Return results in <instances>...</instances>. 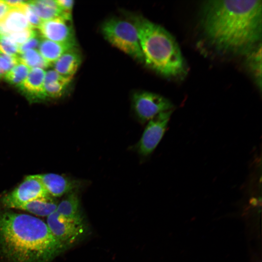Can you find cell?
<instances>
[{
    "instance_id": "1",
    "label": "cell",
    "mask_w": 262,
    "mask_h": 262,
    "mask_svg": "<svg viewBox=\"0 0 262 262\" xmlns=\"http://www.w3.org/2000/svg\"><path fill=\"white\" fill-rule=\"evenodd\" d=\"M262 9L260 0L207 1L202 15L204 33L220 50L247 53L261 38Z\"/></svg>"
},
{
    "instance_id": "2",
    "label": "cell",
    "mask_w": 262,
    "mask_h": 262,
    "mask_svg": "<svg viewBox=\"0 0 262 262\" xmlns=\"http://www.w3.org/2000/svg\"><path fill=\"white\" fill-rule=\"evenodd\" d=\"M66 249L40 218L0 212V254L6 262H50Z\"/></svg>"
},
{
    "instance_id": "3",
    "label": "cell",
    "mask_w": 262,
    "mask_h": 262,
    "mask_svg": "<svg viewBox=\"0 0 262 262\" xmlns=\"http://www.w3.org/2000/svg\"><path fill=\"white\" fill-rule=\"evenodd\" d=\"M129 17L136 29L144 63L165 77L178 78L184 75L185 63L171 34L142 16L131 14Z\"/></svg>"
},
{
    "instance_id": "4",
    "label": "cell",
    "mask_w": 262,
    "mask_h": 262,
    "mask_svg": "<svg viewBox=\"0 0 262 262\" xmlns=\"http://www.w3.org/2000/svg\"><path fill=\"white\" fill-rule=\"evenodd\" d=\"M100 31L111 45L137 62L144 63L136 29L129 19L108 18L102 24Z\"/></svg>"
},
{
    "instance_id": "5",
    "label": "cell",
    "mask_w": 262,
    "mask_h": 262,
    "mask_svg": "<svg viewBox=\"0 0 262 262\" xmlns=\"http://www.w3.org/2000/svg\"><path fill=\"white\" fill-rule=\"evenodd\" d=\"M46 223L54 237L66 249L83 240L89 232L84 218H66L56 211L47 217Z\"/></svg>"
},
{
    "instance_id": "6",
    "label": "cell",
    "mask_w": 262,
    "mask_h": 262,
    "mask_svg": "<svg viewBox=\"0 0 262 262\" xmlns=\"http://www.w3.org/2000/svg\"><path fill=\"white\" fill-rule=\"evenodd\" d=\"M131 107L134 116L142 124L147 122L161 113L173 110V104L162 96L146 91L133 93Z\"/></svg>"
},
{
    "instance_id": "7",
    "label": "cell",
    "mask_w": 262,
    "mask_h": 262,
    "mask_svg": "<svg viewBox=\"0 0 262 262\" xmlns=\"http://www.w3.org/2000/svg\"><path fill=\"white\" fill-rule=\"evenodd\" d=\"M50 196L35 175H33L26 176L17 187L4 195L0 202L6 208L17 209L32 200Z\"/></svg>"
},
{
    "instance_id": "8",
    "label": "cell",
    "mask_w": 262,
    "mask_h": 262,
    "mask_svg": "<svg viewBox=\"0 0 262 262\" xmlns=\"http://www.w3.org/2000/svg\"><path fill=\"white\" fill-rule=\"evenodd\" d=\"M173 110L160 114L147 122L135 148L142 157L150 155L156 148L167 129Z\"/></svg>"
},
{
    "instance_id": "9",
    "label": "cell",
    "mask_w": 262,
    "mask_h": 262,
    "mask_svg": "<svg viewBox=\"0 0 262 262\" xmlns=\"http://www.w3.org/2000/svg\"><path fill=\"white\" fill-rule=\"evenodd\" d=\"M38 29L43 38L60 43L77 45L72 19L60 16L43 21Z\"/></svg>"
},
{
    "instance_id": "10",
    "label": "cell",
    "mask_w": 262,
    "mask_h": 262,
    "mask_svg": "<svg viewBox=\"0 0 262 262\" xmlns=\"http://www.w3.org/2000/svg\"><path fill=\"white\" fill-rule=\"evenodd\" d=\"M50 196L61 197L71 192L78 191L85 182L55 173L35 175Z\"/></svg>"
},
{
    "instance_id": "11",
    "label": "cell",
    "mask_w": 262,
    "mask_h": 262,
    "mask_svg": "<svg viewBox=\"0 0 262 262\" xmlns=\"http://www.w3.org/2000/svg\"><path fill=\"white\" fill-rule=\"evenodd\" d=\"M46 72L40 68H33L25 80L17 87L30 101L44 100L46 95L44 89Z\"/></svg>"
},
{
    "instance_id": "12",
    "label": "cell",
    "mask_w": 262,
    "mask_h": 262,
    "mask_svg": "<svg viewBox=\"0 0 262 262\" xmlns=\"http://www.w3.org/2000/svg\"><path fill=\"white\" fill-rule=\"evenodd\" d=\"M82 55L77 46L64 53L53 64L54 70L61 75L73 78L82 62Z\"/></svg>"
},
{
    "instance_id": "13",
    "label": "cell",
    "mask_w": 262,
    "mask_h": 262,
    "mask_svg": "<svg viewBox=\"0 0 262 262\" xmlns=\"http://www.w3.org/2000/svg\"><path fill=\"white\" fill-rule=\"evenodd\" d=\"M73 78L64 77L55 70L46 72L44 89L47 97L59 98L66 93Z\"/></svg>"
},
{
    "instance_id": "14",
    "label": "cell",
    "mask_w": 262,
    "mask_h": 262,
    "mask_svg": "<svg viewBox=\"0 0 262 262\" xmlns=\"http://www.w3.org/2000/svg\"><path fill=\"white\" fill-rule=\"evenodd\" d=\"M27 2L42 21L60 16L72 19V15L64 13L55 0H36L27 1Z\"/></svg>"
},
{
    "instance_id": "15",
    "label": "cell",
    "mask_w": 262,
    "mask_h": 262,
    "mask_svg": "<svg viewBox=\"0 0 262 262\" xmlns=\"http://www.w3.org/2000/svg\"><path fill=\"white\" fill-rule=\"evenodd\" d=\"M61 216L68 219H83L81 202L77 191L71 192L58 203L55 211Z\"/></svg>"
},
{
    "instance_id": "16",
    "label": "cell",
    "mask_w": 262,
    "mask_h": 262,
    "mask_svg": "<svg viewBox=\"0 0 262 262\" xmlns=\"http://www.w3.org/2000/svg\"><path fill=\"white\" fill-rule=\"evenodd\" d=\"M77 46V45L60 43L42 38L38 50L43 58L52 65L64 53Z\"/></svg>"
},
{
    "instance_id": "17",
    "label": "cell",
    "mask_w": 262,
    "mask_h": 262,
    "mask_svg": "<svg viewBox=\"0 0 262 262\" xmlns=\"http://www.w3.org/2000/svg\"><path fill=\"white\" fill-rule=\"evenodd\" d=\"M58 203L52 197H42L27 202L17 209L25 211L38 216L48 217L56 211Z\"/></svg>"
},
{
    "instance_id": "18",
    "label": "cell",
    "mask_w": 262,
    "mask_h": 262,
    "mask_svg": "<svg viewBox=\"0 0 262 262\" xmlns=\"http://www.w3.org/2000/svg\"><path fill=\"white\" fill-rule=\"evenodd\" d=\"M21 7H11L1 21L7 34L32 28L30 25Z\"/></svg>"
},
{
    "instance_id": "19",
    "label": "cell",
    "mask_w": 262,
    "mask_h": 262,
    "mask_svg": "<svg viewBox=\"0 0 262 262\" xmlns=\"http://www.w3.org/2000/svg\"><path fill=\"white\" fill-rule=\"evenodd\" d=\"M247 59L248 66L257 84L261 89L262 86V47L257 45L248 53Z\"/></svg>"
},
{
    "instance_id": "20",
    "label": "cell",
    "mask_w": 262,
    "mask_h": 262,
    "mask_svg": "<svg viewBox=\"0 0 262 262\" xmlns=\"http://www.w3.org/2000/svg\"><path fill=\"white\" fill-rule=\"evenodd\" d=\"M18 59L20 63L31 69L40 68L44 69L51 66L37 49H30L19 54Z\"/></svg>"
},
{
    "instance_id": "21",
    "label": "cell",
    "mask_w": 262,
    "mask_h": 262,
    "mask_svg": "<svg viewBox=\"0 0 262 262\" xmlns=\"http://www.w3.org/2000/svg\"><path fill=\"white\" fill-rule=\"evenodd\" d=\"M30 70V68L19 62L5 75L4 79L9 84L17 87L25 80Z\"/></svg>"
},
{
    "instance_id": "22",
    "label": "cell",
    "mask_w": 262,
    "mask_h": 262,
    "mask_svg": "<svg viewBox=\"0 0 262 262\" xmlns=\"http://www.w3.org/2000/svg\"><path fill=\"white\" fill-rule=\"evenodd\" d=\"M0 53L18 56L19 46L13 42L7 36L0 35Z\"/></svg>"
},
{
    "instance_id": "23",
    "label": "cell",
    "mask_w": 262,
    "mask_h": 262,
    "mask_svg": "<svg viewBox=\"0 0 262 262\" xmlns=\"http://www.w3.org/2000/svg\"><path fill=\"white\" fill-rule=\"evenodd\" d=\"M38 32L33 28L8 33L6 35L13 42L20 46L32 37L36 35Z\"/></svg>"
},
{
    "instance_id": "24",
    "label": "cell",
    "mask_w": 262,
    "mask_h": 262,
    "mask_svg": "<svg viewBox=\"0 0 262 262\" xmlns=\"http://www.w3.org/2000/svg\"><path fill=\"white\" fill-rule=\"evenodd\" d=\"M19 63L18 56H11L0 53V79L16 64Z\"/></svg>"
},
{
    "instance_id": "25",
    "label": "cell",
    "mask_w": 262,
    "mask_h": 262,
    "mask_svg": "<svg viewBox=\"0 0 262 262\" xmlns=\"http://www.w3.org/2000/svg\"><path fill=\"white\" fill-rule=\"evenodd\" d=\"M21 7L31 27L34 29H38L42 21L31 8L27 1Z\"/></svg>"
},
{
    "instance_id": "26",
    "label": "cell",
    "mask_w": 262,
    "mask_h": 262,
    "mask_svg": "<svg viewBox=\"0 0 262 262\" xmlns=\"http://www.w3.org/2000/svg\"><path fill=\"white\" fill-rule=\"evenodd\" d=\"M42 38L39 32L23 44L19 46V54L30 49H36L38 48Z\"/></svg>"
},
{
    "instance_id": "27",
    "label": "cell",
    "mask_w": 262,
    "mask_h": 262,
    "mask_svg": "<svg viewBox=\"0 0 262 262\" xmlns=\"http://www.w3.org/2000/svg\"><path fill=\"white\" fill-rule=\"evenodd\" d=\"M61 10L65 14L72 15L71 12L74 5L73 0H56Z\"/></svg>"
},
{
    "instance_id": "28",
    "label": "cell",
    "mask_w": 262,
    "mask_h": 262,
    "mask_svg": "<svg viewBox=\"0 0 262 262\" xmlns=\"http://www.w3.org/2000/svg\"><path fill=\"white\" fill-rule=\"evenodd\" d=\"M10 8L3 0H0V21L3 20Z\"/></svg>"
},
{
    "instance_id": "29",
    "label": "cell",
    "mask_w": 262,
    "mask_h": 262,
    "mask_svg": "<svg viewBox=\"0 0 262 262\" xmlns=\"http://www.w3.org/2000/svg\"><path fill=\"white\" fill-rule=\"evenodd\" d=\"M10 7H20L25 4L27 1L20 0H3Z\"/></svg>"
},
{
    "instance_id": "30",
    "label": "cell",
    "mask_w": 262,
    "mask_h": 262,
    "mask_svg": "<svg viewBox=\"0 0 262 262\" xmlns=\"http://www.w3.org/2000/svg\"><path fill=\"white\" fill-rule=\"evenodd\" d=\"M7 34L5 32L1 21H0V35H6Z\"/></svg>"
}]
</instances>
